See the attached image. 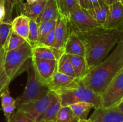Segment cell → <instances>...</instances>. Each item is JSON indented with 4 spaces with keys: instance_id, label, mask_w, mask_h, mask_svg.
Segmentation results:
<instances>
[{
    "instance_id": "1",
    "label": "cell",
    "mask_w": 123,
    "mask_h": 122,
    "mask_svg": "<svg viewBox=\"0 0 123 122\" xmlns=\"http://www.w3.org/2000/svg\"><path fill=\"white\" fill-rule=\"evenodd\" d=\"M76 33L85 47L88 72L102 62L120 40V32L103 27Z\"/></svg>"
},
{
    "instance_id": "2",
    "label": "cell",
    "mask_w": 123,
    "mask_h": 122,
    "mask_svg": "<svg viewBox=\"0 0 123 122\" xmlns=\"http://www.w3.org/2000/svg\"><path fill=\"white\" fill-rule=\"evenodd\" d=\"M123 68V42L119 41L112 52L88 71L81 80L85 86L101 94Z\"/></svg>"
},
{
    "instance_id": "3",
    "label": "cell",
    "mask_w": 123,
    "mask_h": 122,
    "mask_svg": "<svg viewBox=\"0 0 123 122\" xmlns=\"http://www.w3.org/2000/svg\"><path fill=\"white\" fill-rule=\"evenodd\" d=\"M32 56V46L28 41L18 49L6 51L4 69L11 82L26 71Z\"/></svg>"
},
{
    "instance_id": "4",
    "label": "cell",
    "mask_w": 123,
    "mask_h": 122,
    "mask_svg": "<svg viewBox=\"0 0 123 122\" xmlns=\"http://www.w3.org/2000/svg\"><path fill=\"white\" fill-rule=\"evenodd\" d=\"M56 94L60 98L62 106H69L82 102L91 103L94 105V108L102 106L100 94L84 86L81 80L76 87L66 90Z\"/></svg>"
},
{
    "instance_id": "5",
    "label": "cell",
    "mask_w": 123,
    "mask_h": 122,
    "mask_svg": "<svg viewBox=\"0 0 123 122\" xmlns=\"http://www.w3.org/2000/svg\"><path fill=\"white\" fill-rule=\"evenodd\" d=\"M26 71L28 74L27 82L22 95L16 99V107L21 104L43 98L49 91L46 86L42 84L37 78L31 62V59Z\"/></svg>"
},
{
    "instance_id": "6",
    "label": "cell",
    "mask_w": 123,
    "mask_h": 122,
    "mask_svg": "<svg viewBox=\"0 0 123 122\" xmlns=\"http://www.w3.org/2000/svg\"><path fill=\"white\" fill-rule=\"evenodd\" d=\"M100 96L102 107L115 106L121 101L123 98V68L114 77Z\"/></svg>"
},
{
    "instance_id": "7",
    "label": "cell",
    "mask_w": 123,
    "mask_h": 122,
    "mask_svg": "<svg viewBox=\"0 0 123 122\" xmlns=\"http://www.w3.org/2000/svg\"><path fill=\"white\" fill-rule=\"evenodd\" d=\"M68 23L71 31L76 32H85L103 27L102 24L92 17L87 10L82 7L71 14Z\"/></svg>"
},
{
    "instance_id": "8",
    "label": "cell",
    "mask_w": 123,
    "mask_h": 122,
    "mask_svg": "<svg viewBox=\"0 0 123 122\" xmlns=\"http://www.w3.org/2000/svg\"><path fill=\"white\" fill-rule=\"evenodd\" d=\"M55 96V93L49 90L43 98L21 104L17 108L28 115L35 122H40L43 114Z\"/></svg>"
},
{
    "instance_id": "9",
    "label": "cell",
    "mask_w": 123,
    "mask_h": 122,
    "mask_svg": "<svg viewBox=\"0 0 123 122\" xmlns=\"http://www.w3.org/2000/svg\"><path fill=\"white\" fill-rule=\"evenodd\" d=\"M31 62L38 80L46 86L57 71V61L41 59L32 56Z\"/></svg>"
},
{
    "instance_id": "10",
    "label": "cell",
    "mask_w": 123,
    "mask_h": 122,
    "mask_svg": "<svg viewBox=\"0 0 123 122\" xmlns=\"http://www.w3.org/2000/svg\"><path fill=\"white\" fill-rule=\"evenodd\" d=\"M80 80L56 71L46 86L49 91L58 94L62 91L76 87Z\"/></svg>"
},
{
    "instance_id": "11",
    "label": "cell",
    "mask_w": 123,
    "mask_h": 122,
    "mask_svg": "<svg viewBox=\"0 0 123 122\" xmlns=\"http://www.w3.org/2000/svg\"><path fill=\"white\" fill-rule=\"evenodd\" d=\"M103 28L121 32L123 28V6L120 1L109 6L108 16Z\"/></svg>"
},
{
    "instance_id": "12",
    "label": "cell",
    "mask_w": 123,
    "mask_h": 122,
    "mask_svg": "<svg viewBox=\"0 0 123 122\" xmlns=\"http://www.w3.org/2000/svg\"><path fill=\"white\" fill-rule=\"evenodd\" d=\"M94 109L88 119L90 122H123V113L116 106L109 108L101 106Z\"/></svg>"
},
{
    "instance_id": "13",
    "label": "cell",
    "mask_w": 123,
    "mask_h": 122,
    "mask_svg": "<svg viewBox=\"0 0 123 122\" xmlns=\"http://www.w3.org/2000/svg\"><path fill=\"white\" fill-rule=\"evenodd\" d=\"M70 31V29L67 19L60 14L56 20L55 28V41L53 47L64 52V45Z\"/></svg>"
},
{
    "instance_id": "14",
    "label": "cell",
    "mask_w": 123,
    "mask_h": 122,
    "mask_svg": "<svg viewBox=\"0 0 123 122\" xmlns=\"http://www.w3.org/2000/svg\"><path fill=\"white\" fill-rule=\"evenodd\" d=\"M64 52L67 55L85 56V49L84 43L76 32L70 31L64 45Z\"/></svg>"
},
{
    "instance_id": "15",
    "label": "cell",
    "mask_w": 123,
    "mask_h": 122,
    "mask_svg": "<svg viewBox=\"0 0 123 122\" xmlns=\"http://www.w3.org/2000/svg\"><path fill=\"white\" fill-rule=\"evenodd\" d=\"M32 56L44 60H56L64 53L54 47L43 45H36L32 47Z\"/></svg>"
},
{
    "instance_id": "16",
    "label": "cell",
    "mask_w": 123,
    "mask_h": 122,
    "mask_svg": "<svg viewBox=\"0 0 123 122\" xmlns=\"http://www.w3.org/2000/svg\"><path fill=\"white\" fill-rule=\"evenodd\" d=\"M31 19L23 14L16 17L12 20V30L27 41L30 30V22Z\"/></svg>"
},
{
    "instance_id": "17",
    "label": "cell",
    "mask_w": 123,
    "mask_h": 122,
    "mask_svg": "<svg viewBox=\"0 0 123 122\" xmlns=\"http://www.w3.org/2000/svg\"><path fill=\"white\" fill-rule=\"evenodd\" d=\"M60 16L58 9L56 6L55 0H48L46 2L45 6L43 8L40 14H39L36 22L40 24V23L45 21L52 20H56Z\"/></svg>"
},
{
    "instance_id": "18",
    "label": "cell",
    "mask_w": 123,
    "mask_h": 122,
    "mask_svg": "<svg viewBox=\"0 0 123 122\" xmlns=\"http://www.w3.org/2000/svg\"><path fill=\"white\" fill-rule=\"evenodd\" d=\"M46 2L47 1H38L31 4L23 2L19 11L20 14L26 16L30 19L36 20L43 10Z\"/></svg>"
},
{
    "instance_id": "19",
    "label": "cell",
    "mask_w": 123,
    "mask_h": 122,
    "mask_svg": "<svg viewBox=\"0 0 123 122\" xmlns=\"http://www.w3.org/2000/svg\"><path fill=\"white\" fill-rule=\"evenodd\" d=\"M74 70L76 78L82 80L88 72L87 64L85 57L67 55Z\"/></svg>"
},
{
    "instance_id": "20",
    "label": "cell",
    "mask_w": 123,
    "mask_h": 122,
    "mask_svg": "<svg viewBox=\"0 0 123 122\" xmlns=\"http://www.w3.org/2000/svg\"><path fill=\"white\" fill-rule=\"evenodd\" d=\"M61 107L62 105L61 100L58 96L55 94V98L49 104L41 121H44V122H56L58 114Z\"/></svg>"
},
{
    "instance_id": "21",
    "label": "cell",
    "mask_w": 123,
    "mask_h": 122,
    "mask_svg": "<svg viewBox=\"0 0 123 122\" xmlns=\"http://www.w3.org/2000/svg\"><path fill=\"white\" fill-rule=\"evenodd\" d=\"M59 13L61 16L67 19H68L71 14L74 11L80 8L77 0H55Z\"/></svg>"
},
{
    "instance_id": "22",
    "label": "cell",
    "mask_w": 123,
    "mask_h": 122,
    "mask_svg": "<svg viewBox=\"0 0 123 122\" xmlns=\"http://www.w3.org/2000/svg\"><path fill=\"white\" fill-rule=\"evenodd\" d=\"M76 117L79 120H87L88 116L91 109L94 108V106L91 103L78 102L69 105Z\"/></svg>"
},
{
    "instance_id": "23",
    "label": "cell",
    "mask_w": 123,
    "mask_h": 122,
    "mask_svg": "<svg viewBox=\"0 0 123 122\" xmlns=\"http://www.w3.org/2000/svg\"><path fill=\"white\" fill-rule=\"evenodd\" d=\"M87 10L95 20L103 25L108 16L109 6L105 2H102L95 7L89 8Z\"/></svg>"
},
{
    "instance_id": "24",
    "label": "cell",
    "mask_w": 123,
    "mask_h": 122,
    "mask_svg": "<svg viewBox=\"0 0 123 122\" xmlns=\"http://www.w3.org/2000/svg\"><path fill=\"white\" fill-rule=\"evenodd\" d=\"M57 71L76 78L72 63L66 53L62 54L57 61Z\"/></svg>"
},
{
    "instance_id": "25",
    "label": "cell",
    "mask_w": 123,
    "mask_h": 122,
    "mask_svg": "<svg viewBox=\"0 0 123 122\" xmlns=\"http://www.w3.org/2000/svg\"><path fill=\"white\" fill-rule=\"evenodd\" d=\"M26 41H27L26 39L16 33L12 30L7 41V43L5 45L6 51H9L18 49Z\"/></svg>"
},
{
    "instance_id": "26",
    "label": "cell",
    "mask_w": 123,
    "mask_h": 122,
    "mask_svg": "<svg viewBox=\"0 0 123 122\" xmlns=\"http://www.w3.org/2000/svg\"><path fill=\"white\" fill-rule=\"evenodd\" d=\"M4 2L5 9H6V15L4 21L11 23L14 8H16L18 10H19L24 2L22 0H4Z\"/></svg>"
},
{
    "instance_id": "27",
    "label": "cell",
    "mask_w": 123,
    "mask_h": 122,
    "mask_svg": "<svg viewBox=\"0 0 123 122\" xmlns=\"http://www.w3.org/2000/svg\"><path fill=\"white\" fill-rule=\"evenodd\" d=\"M78 119L69 106H62L60 109L56 122H78Z\"/></svg>"
},
{
    "instance_id": "28",
    "label": "cell",
    "mask_w": 123,
    "mask_h": 122,
    "mask_svg": "<svg viewBox=\"0 0 123 122\" xmlns=\"http://www.w3.org/2000/svg\"><path fill=\"white\" fill-rule=\"evenodd\" d=\"M39 39V28L38 23L34 19H31L30 22V30L27 41L31 44L32 47L37 44Z\"/></svg>"
},
{
    "instance_id": "29",
    "label": "cell",
    "mask_w": 123,
    "mask_h": 122,
    "mask_svg": "<svg viewBox=\"0 0 123 122\" xmlns=\"http://www.w3.org/2000/svg\"><path fill=\"white\" fill-rule=\"evenodd\" d=\"M11 31V23L0 21V50L6 45Z\"/></svg>"
},
{
    "instance_id": "30",
    "label": "cell",
    "mask_w": 123,
    "mask_h": 122,
    "mask_svg": "<svg viewBox=\"0 0 123 122\" xmlns=\"http://www.w3.org/2000/svg\"><path fill=\"white\" fill-rule=\"evenodd\" d=\"M56 20H52L49 21H45L38 24L39 28V39L38 43H39L49 32L55 27ZM37 43V44H38Z\"/></svg>"
},
{
    "instance_id": "31",
    "label": "cell",
    "mask_w": 123,
    "mask_h": 122,
    "mask_svg": "<svg viewBox=\"0 0 123 122\" xmlns=\"http://www.w3.org/2000/svg\"><path fill=\"white\" fill-rule=\"evenodd\" d=\"M11 81L7 76L4 69V62L0 67V98L2 93L8 89Z\"/></svg>"
},
{
    "instance_id": "32",
    "label": "cell",
    "mask_w": 123,
    "mask_h": 122,
    "mask_svg": "<svg viewBox=\"0 0 123 122\" xmlns=\"http://www.w3.org/2000/svg\"><path fill=\"white\" fill-rule=\"evenodd\" d=\"M7 122H35L30 116L22 110L18 109L16 112Z\"/></svg>"
},
{
    "instance_id": "33",
    "label": "cell",
    "mask_w": 123,
    "mask_h": 122,
    "mask_svg": "<svg viewBox=\"0 0 123 122\" xmlns=\"http://www.w3.org/2000/svg\"><path fill=\"white\" fill-rule=\"evenodd\" d=\"M55 28H53L48 33V34L37 45H46V46L53 47L54 41H55Z\"/></svg>"
},
{
    "instance_id": "34",
    "label": "cell",
    "mask_w": 123,
    "mask_h": 122,
    "mask_svg": "<svg viewBox=\"0 0 123 122\" xmlns=\"http://www.w3.org/2000/svg\"><path fill=\"white\" fill-rule=\"evenodd\" d=\"M0 98L1 100V107L7 106V105L16 104V99L11 96L8 89H7L2 93Z\"/></svg>"
},
{
    "instance_id": "35",
    "label": "cell",
    "mask_w": 123,
    "mask_h": 122,
    "mask_svg": "<svg viewBox=\"0 0 123 122\" xmlns=\"http://www.w3.org/2000/svg\"><path fill=\"white\" fill-rule=\"evenodd\" d=\"M16 104L2 106V110L3 111L4 114L6 117L7 121L9 120L12 116L14 114V111L16 109Z\"/></svg>"
},
{
    "instance_id": "36",
    "label": "cell",
    "mask_w": 123,
    "mask_h": 122,
    "mask_svg": "<svg viewBox=\"0 0 123 122\" xmlns=\"http://www.w3.org/2000/svg\"><path fill=\"white\" fill-rule=\"evenodd\" d=\"M5 15H6V9H5L4 0H0V21H4Z\"/></svg>"
},
{
    "instance_id": "37",
    "label": "cell",
    "mask_w": 123,
    "mask_h": 122,
    "mask_svg": "<svg viewBox=\"0 0 123 122\" xmlns=\"http://www.w3.org/2000/svg\"><path fill=\"white\" fill-rule=\"evenodd\" d=\"M80 7L88 10L89 8L88 1V0H77Z\"/></svg>"
},
{
    "instance_id": "38",
    "label": "cell",
    "mask_w": 123,
    "mask_h": 122,
    "mask_svg": "<svg viewBox=\"0 0 123 122\" xmlns=\"http://www.w3.org/2000/svg\"><path fill=\"white\" fill-rule=\"evenodd\" d=\"M88 1L89 8H91L92 7H95V6H97L99 4H100L101 2H104L103 0H88Z\"/></svg>"
},
{
    "instance_id": "39",
    "label": "cell",
    "mask_w": 123,
    "mask_h": 122,
    "mask_svg": "<svg viewBox=\"0 0 123 122\" xmlns=\"http://www.w3.org/2000/svg\"><path fill=\"white\" fill-rule=\"evenodd\" d=\"M6 49L4 46L2 49L0 50V67H1V65H2V63L4 62V57H5V55H6Z\"/></svg>"
},
{
    "instance_id": "40",
    "label": "cell",
    "mask_w": 123,
    "mask_h": 122,
    "mask_svg": "<svg viewBox=\"0 0 123 122\" xmlns=\"http://www.w3.org/2000/svg\"><path fill=\"white\" fill-rule=\"evenodd\" d=\"M103 1H104L107 5L109 6V5L115 3V2L120 1V0H103Z\"/></svg>"
},
{
    "instance_id": "41",
    "label": "cell",
    "mask_w": 123,
    "mask_h": 122,
    "mask_svg": "<svg viewBox=\"0 0 123 122\" xmlns=\"http://www.w3.org/2000/svg\"><path fill=\"white\" fill-rule=\"evenodd\" d=\"M116 107L121 111L122 113H123V101L119 103L117 105H116Z\"/></svg>"
},
{
    "instance_id": "42",
    "label": "cell",
    "mask_w": 123,
    "mask_h": 122,
    "mask_svg": "<svg viewBox=\"0 0 123 122\" xmlns=\"http://www.w3.org/2000/svg\"><path fill=\"white\" fill-rule=\"evenodd\" d=\"M38 0H26V3L29 4H33L34 2H37Z\"/></svg>"
},
{
    "instance_id": "43",
    "label": "cell",
    "mask_w": 123,
    "mask_h": 122,
    "mask_svg": "<svg viewBox=\"0 0 123 122\" xmlns=\"http://www.w3.org/2000/svg\"><path fill=\"white\" fill-rule=\"evenodd\" d=\"M120 41L123 42V28L121 32H120Z\"/></svg>"
},
{
    "instance_id": "44",
    "label": "cell",
    "mask_w": 123,
    "mask_h": 122,
    "mask_svg": "<svg viewBox=\"0 0 123 122\" xmlns=\"http://www.w3.org/2000/svg\"><path fill=\"white\" fill-rule=\"evenodd\" d=\"M78 122H90L88 119L87 120H79Z\"/></svg>"
},
{
    "instance_id": "45",
    "label": "cell",
    "mask_w": 123,
    "mask_h": 122,
    "mask_svg": "<svg viewBox=\"0 0 123 122\" xmlns=\"http://www.w3.org/2000/svg\"><path fill=\"white\" fill-rule=\"evenodd\" d=\"M40 1H48V0H38Z\"/></svg>"
},
{
    "instance_id": "46",
    "label": "cell",
    "mask_w": 123,
    "mask_h": 122,
    "mask_svg": "<svg viewBox=\"0 0 123 122\" xmlns=\"http://www.w3.org/2000/svg\"><path fill=\"white\" fill-rule=\"evenodd\" d=\"M120 2H121V4H122L123 6V0H120Z\"/></svg>"
},
{
    "instance_id": "47",
    "label": "cell",
    "mask_w": 123,
    "mask_h": 122,
    "mask_svg": "<svg viewBox=\"0 0 123 122\" xmlns=\"http://www.w3.org/2000/svg\"><path fill=\"white\" fill-rule=\"evenodd\" d=\"M44 122V121H41V122Z\"/></svg>"
},
{
    "instance_id": "48",
    "label": "cell",
    "mask_w": 123,
    "mask_h": 122,
    "mask_svg": "<svg viewBox=\"0 0 123 122\" xmlns=\"http://www.w3.org/2000/svg\"><path fill=\"white\" fill-rule=\"evenodd\" d=\"M122 101H123V98L122 99V100H121V102H122Z\"/></svg>"
}]
</instances>
